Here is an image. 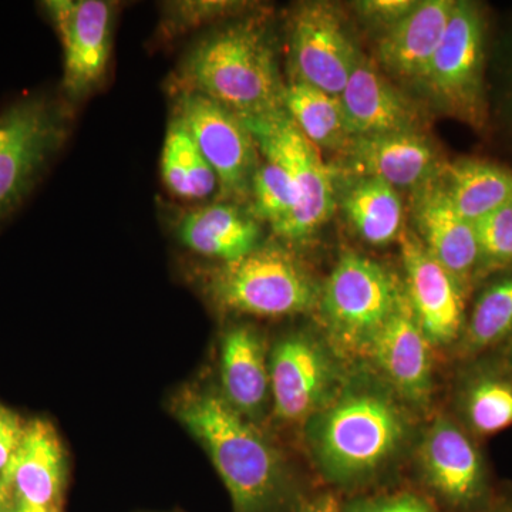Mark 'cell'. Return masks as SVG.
Returning <instances> with one entry per match:
<instances>
[{"label": "cell", "mask_w": 512, "mask_h": 512, "mask_svg": "<svg viewBox=\"0 0 512 512\" xmlns=\"http://www.w3.org/2000/svg\"><path fill=\"white\" fill-rule=\"evenodd\" d=\"M174 412L210 454L235 512H276L288 503L289 480L278 451L222 394L187 390Z\"/></svg>", "instance_id": "1"}, {"label": "cell", "mask_w": 512, "mask_h": 512, "mask_svg": "<svg viewBox=\"0 0 512 512\" xmlns=\"http://www.w3.org/2000/svg\"><path fill=\"white\" fill-rule=\"evenodd\" d=\"M407 429L403 410L386 390L355 384L309 419L308 443L330 483L353 487L387 467Z\"/></svg>", "instance_id": "2"}, {"label": "cell", "mask_w": 512, "mask_h": 512, "mask_svg": "<svg viewBox=\"0 0 512 512\" xmlns=\"http://www.w3.org/2000/svg\"><path fill=\"white\" fill-rule=\"evenodd\" d=\"M175 87L217 101L239 119L284 109L274 42L265 26L251 19L215 30L192 46Z\"/></svg>", "instance_id": "3"}, {"label": "cell", "mask_w": 512, "mask_h": 512, "mask_svg": "<svg viewBox=\"0 0 512 512\" xmlns=\"http://www.w3.org/2000/svg\"><path fill=\"white\" fill-rule=\"evenodd\" d=\"M404 293L379 262L356 252L340 256L318 299L320 318L333 345L349 355H367Z\"/></svg>", "instance_id": "4"}, {"label": "cell", "mask_w": 512, "mask_h": 512, "mask_svg": "<svg viewBox=\"0 0 512 512\" xmlns=\"http://www.w3.org/2000/svg\"><path fill=\"white\" fill-rule=\"evenodd\" d=\"M266 160L275 161L291 175L298 205L276 237L286 242L308 241L332 217L338 202L336 174L284 109L242 117Z\"/></svg>", "instance_id": "5"}, {"label": "cell", "mask_w": 512, "mask_h": 512, "mask_svg": "<svg viewBox=\"0 0 512 512\" xmlns=\"http://www.w3.org/2000/svg\"><path fill=\"white\" fill-rule=\"evenodd\" d=\"M207 289L222 308L261 318L311 311L319 299L305 268L279 247H259L215 269Z\"/></svg>", "instance_id": "6"}, {"label": "cell", "mask_w": 512, "mask_h": 512, "mask_svg": "<svg viewBox=\"0 0 512 512\" xmlns=\"http://www.w3.org/2000/svg\"><path fill=\"white\" fill-rule=\"evenodd\" d=\"M485 22L476 3L456 2L433 59L419 82L430 99L460 120H485Z\"/></svg>", "instance_id": "7"}, {"label": "cell", "mask_w": 512, "mask_h": 512, "mask_svg": "<svg viewBox=\"0 0 512 512\" xmlns=\"http://www.w3.org/2000/svg\"><path fill=\"white\" fill-rule=\"evenodd\" d=\"M66 134V114L46 99L19 101L0 116V215L32 190Z\"/></svg>", "instance_id": "8"}, {"label": "cell", "mask_w": 512, "mask_h": 512, "mask_svg": "<svg viewBox=\"0 0 512 512\" xmlns=\"http://www.w3.org/2000/svg\"><path fill=\"white\" fill-rule=\"evenodd\" d=\"M175 117L183 121L217 175L222 200L248 198L258 148L237 114L201 94L178 93Z\"/></svg>", "instance_id": "9"}, {"label": "cell", "mask_w": 512, "mask_h": 512, "mask_svg": "<svg viewBox=\"0 0 512 512\" xmlns=\"http://www.w3.org/2000/svg\"><path fill=\"white\" fill-rule=\"evenodd\" d=\"M63 47V90L80 101L99 89L113 47L114 5L104 0L45 3Z\"/></svg>", "instance_id": "10"}, {"label": "cell", "mask_w": 512, "mask_h": 512, "mask_svg": "<svg viewBox=\"0 0 512 512\" xmlns=\"http://www.w3.org/2000/svg\"><path fill=\"white\" fill-rule=\"evenodd\" d=\"M289 40L292 80L340 96L362 53L338 10L329 3H305L293 15Z\"/></svg>", "instance_id": "11"}, {"label": "cell", "mask_w": 512, "mask_h": 512, "mask_svg": "<svg viewBox=\"0 0 512 512\" xmlns=\"http://www.w3.org/2000/svg\"><path fill=\"white\" fill-rule=\"evenodd\" d=\"M269 382L276 417L296 423L311 419L332 400L336 367L319 340L296 333L275 346Z\"/></svg>", "instance_id": "12"}, {"label": "cell", "mask_w": 512, "mask_h": 512, "mask_svg": "<svg viewBox=\"0 0 512 512\" xmlns=\"http://www.w3.org/2000/svg\"><path fill=\"white\" fill-rule=\"evenodd\" d=\"M407 299L430 345H450L464 332V291L460 282L412 232L399 238Z\"/></svg>", "instance_id": "13"}, {"label": "cell", "mask_w": 512, "mask_h": 512, "mask_svg": "<svg viewBox=\"0 0 512 512\" xmlns=\"http://www.w3.org/2000/svg\"><path fill=\"white\" fill-rule=\"evenodd\" d=\"M421 468L431 490L460 512H483L491 503L483 458L466 431L439 419L424 437Z\"/></svg>", "instance_id": "14"}, {"label": "cell", "mask_w": 512, "mask_h": 512, "mask_svg": "<svg viewBox=\"0 0 512 512\" xmlns=\"http://www.w3.org/2000/svg\"><path fill=\"white\" fill-rule=\"evenodd\" d=\"M343 154L356 177L377 178L396 190H419L436 180L444 165L420 131L357 137Z\"/></svg>", "instance_id": "15"}, {"label": "cell", "mask_w": 512, "mask_h": 512, "mask_svg": "<svg viewBox=\"0 0 512 512\" xmlns=\"http://www.w3.org/2000/svg\"><path fill=\"white\" fill-rule=\"evenodd\" d=\"M413 220L419 239L464 289L476 279L478 242L473 222L448 200L439 180L413 191Z\"/></svg>", "instance_id": "16"}, {"label": "cell", "mask_w": 512, "mask_h": 512, "mask_svg": "<svg viewBox=\"0 0 512 512\" xmlns=\"http://www.w3.org/2000/svg\"><path fill=\"white\" fill-rule=\"evenodd\" d=\"M406 292V291H404ZM430 342L421 330L406 293L379 330L367 355L393 389L409 402L421 404L431 392Z\"/></svg>", "instance_id": "17"}, {"label": "cell", "mask_w": 512, "mask_h": 512, "mask_svg": "<svg viewBox=\"0 0 512 512\" xmlns=\"http://www.w3.org/2000/svg\"><path fill=\"white\" fill-rule=\"evenodd\" d=\"M2 477L10 501L39 510L60 511L66 457L55 427L45 420L26 424L22 443Z\"/></svg>", "instance_id": "18"}, {"label": "cell", "mask_w": 512, "mask_h": 512, "mask_svg": "<svg viewBox=\"0 0 512 512\" xmlns=\"http://www.w3.org/2000/svg\"><path fill=\"white\" fill-rule=\"evenodd\" d=\"M339 97L355 138L420 131L416 107L363 55Z\"/></svg>", "instance_id": "19"}, {"label": "cell", "mask_w": 512, "mask_h": 512, "mask_svg": "<svg viewBox=\"0 0 512 512\" xmlns=\"http://www.w3.org/2000/svg\"><path fill=\"white\" fill-rule=\"evenodd\" d=\"M456 0H424L392 28L377 47L386 72L419 84L450 22Z\"/></svg>", "instance_id": "20"}, {"label": "cell", "mask_w": 512, "mask_h": 512, "mask_svg": "<svg viewBox=\"0 0 512 512\" xmlns=\"http://www.w3.org/2000/svg\"><path fill=\"white\" fill-rule=\"evenodd\" d=\"M178 235L195 254L231 264L259 248L261 228L254 215L217 202L184 215Z\"/></svg>", "instance_id": "21"}, {"label": "cell", "mask_w": 512, "mask_h": 512, "mask_svg": "<svg viewBox=\"0 0 512 512\" xmlns=\"http://www.w3.org/2000/svg\"><path fill=\"white\" fill-rule=\"evenodd\" d=\"M222 397L247 419L261 414L271 393L264 342L254 329L235 326L221 343Z\"/></svg>", "instance_id": "22"}, {"label": "cell", "mask_w": 512, "mask_h": 512, "mask_svg": "<svg viewBox=\"0 0 512 512\" xmlns=\"http://www.w3.org/2000/svg\"><path fill=\"white\" fill-rule=\"evenodd\" d=\"M437 180L451 204L473 224L512 204V171L500 165L457 160L444 164Z\"/></svg>", "instance_id": "23"}, {"label": "cell", "mask_w": 512, "mask_h": 512, "mask_svg": "<svg viewBox=\"0 0 512 512\" xmlns=\"http://www.w3.org/2000/svg\"><path fill=\"white\" fill-rule=\"evenodd\" d=\"M284 110L315 147L345 153L355 140L339 96L291 80L285 86Z\"/></svg>", "instance_id": "24"}, {"label": "cell", "mask_w": 512, "mask_h": 512, "mask_svg": "<svg viewBox=\"0 0 512 512\" xmlns=\"http://www.w3.org/2000/svg\"><path fill=\"white\" fill-rule=\"evenodd\" d=\"M342 207L357 234L375 247L390 244L402 235V198L396 188L382 180L356 177L343 194Z\"/></svg>", "instance_id": "25"}, {"label": "cell", "mask_w": 512, "mask_h": 512, "mask_svg": "<svg viewBox=\"0 0 512 512\" xmlns=\"http://www.w3.org/2000/svg\"><path fill=\"white\" fill-rule=\"evenodd\" d=\"M161 175L165 187L183 200H204L218 188L217 175L202 156L188 128L175 116L165 134Z\"/></svg>", "instance_id": "26"}, {"label": "cell", "mask_w": 512, "mask_h": 512, "mask_svg": "<svg viewBox=\"0 0 512 512\" xmlns=\"http://www.w3.org/2000/svg\"><path fill=\"white\" fill-rule=\"evenodd\" d=\"M512 336V275L488 286L464 326V350L478 353Z\"/></svg>", "instance_id": "27"}, {"label": "cell", "mask_w": 512, "mask_h": 512, "mask_svg": "<svg viewBox=\"0 0 512 512\" xmlns=\"http://www.w3.org/2000/svg\"><path fill=\"white\" fill-rule=\"evenodd\" d=\"M468 426L490 436L512 426V380L494 373L477 376L464 394Z\"/></svg>", "instance_id": "28"}, {"label": "cell", "mask_w": 512, "mask_h": 512, "mask_svg": "<svg viewBox=\"0 0 512 512\" xmlns=\"http://www.w3.org/2000/svg\"><path fill=\"white\" fill-rule=\"evenodd\" d=\"M252 215L271 225L278 235L291 220L298 205V192L291 175L275 161L258 164L251 184Z\"/></svg>", "instance_id": "29"}, {"label": "cell", "mask_w": 512, "mask_h": 512, "mask_svg": "<svg viewBox=\"0 0 512 512\" xmlns=\"http://www.w3.org/2000/svg\"><path fill=\"white\" fill-rule=\"evenodd\" d=\"M478 242L476 278L512 266V204L474 222Z\"/></svg>", "instance_id": "30"}, {"label": "cell", "mask_w": 512, "mask_h": 512, "mask_svg": "<svg viewBox=\"0 0 512 512\" xmlns=\"http://www.w3.org/2000/svg\"><path fill=\"white\" fill-rule=\"evenodd\" d=\"M239 2H173L165 6L161 30L165 36L183 35L195 26L204 25L244 9Z\"/></svg>", "instance_id": "31"}, {"label": "cell", "mask_w": 512, "mask_h": 512, "mask_svg": "<svg viewBox=\"0 0 512 512\" xmlns=\"http://www.w3.org/2000/svg\"><path fill=\"white\" fill-rule=\"evenodd\" d=\"M417 3L414 0H365L355 3V8L367 22L387 30L409 15Z\"/></svg>", "instance_id": "32"}, {"label": "cell", "mask_w": 512, "mask_h": 512, "mask_svg": "<svg viewBox=\"0 0 512 512\" xmlns=\"http://www.w3.org/2000/svg\"><path fill=\"white\" fill-rule=\"evenodd\" d=\"M343 512H439L419 495L399 493L356 501Z\"/></svg>", "instance_id": "33"}, {"label": "cell", "mask_w": 512, "mask_h": 512, "mask_svg": "<svg viewBox=\"0 0 512 512\" xmlns=\"http://www.w3.org/2000/svg\"><path fill=\"white\" fill-rule=\"evenodd\" d=\"M25 429L18 414L0 404V474L5 473L18 451Z\"/></svg>", "instance_id": "34"}, {"label": "cell", "mask_w": 512, "mask_h": 512, "mask_svg": "<svg viewBox=\"0 0 512 512\" xmlns=\"http://www.w3.org/2000/svg\"><path fill=\"white\" fill-rule=\"evenodd\" d=\"M338 498L333 494H322L299 505L296 512H342Z\"/></svg>", "instance_id": "35"}, {"label": "cell", "mask_w": 512, "mask_h": 512, "mask_svg": "<svg viewBox=\"0 0 512 512\" xmlns=\"http://www.w3.org/2000/svg\"><path fill=\"white\" fill-rule=\"evenodd\" d=\"M483 512H512V495L491 501Z\"/></svg>", "instance_id": "36"}, {"label": "cell", "mask_w": 512, "mask_h": 512, "mask_svg": "<svg viewBox=\"0 0 512 512\" xmlns=\"http://www.w3.org/2000/svg\"><path fill=\"white\" fill-rule=\"evenodd\" d=\"M3 512H62V511H49V510H39V508L28 507V505H23L19 503H15V501H10L8 507L5 508Z\"/></svg>", "instance_id": "37"}, {"label": "cell", "mask_w": 512, "mask_h": 512, "mask_svg": "<svg viewBox=\"0 0 512 512\" xmlns=\"http://www.w3.org/2000/svg\"><path fill=\"white\" fill-rule=\"evenodd\" d=\"M10 503V495L8 487H6L5 481H3L2 474H0V512L5 511Z\"/></svg>", "instance_id": "38"}, {"label": "cell", "mask_w": 512, "mask_h": 512, "mask_svg": "<svg viewBox=\"0 0 512 512\" xmlns=\"http://www.w3.org/2000/svg\"><path fill=\"white\" fill-rule=\"evenodd\" d=\"M510 360L512 365V336H511V345H510Z\"/></svg>", "instance_id": "39"}, {"label": "cell", "mask_w": 512, "mask_h": 512, "mask_svg": "<svg viewBox=\"0 0 512 512\" xmlns=\"http://www.w3.org/2000/svg\"><path fill=\"white\" fill-rule=\"evenodd\" d=\"M511 101H512V93H511Z\"/></svg>", "instance_id": "40"}, {"label": "cell", "mask_w": 512, "mask_h": 512, "mask_svg": "<svg viewBox=\"0 0 512 512\" xmlns=\"http://www.w3.org/2000/svg\"><path fill=\"white\" fill-rule=\"evenodd\" d=\"M342 512H343V510H342Z\"/></svg>", "instance_id": "41"}]
</instances>
